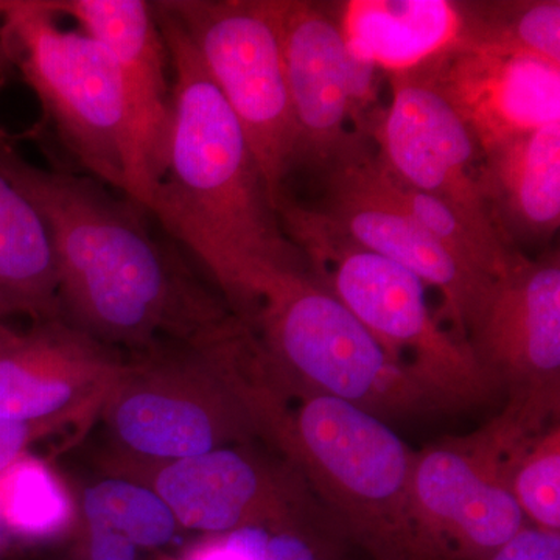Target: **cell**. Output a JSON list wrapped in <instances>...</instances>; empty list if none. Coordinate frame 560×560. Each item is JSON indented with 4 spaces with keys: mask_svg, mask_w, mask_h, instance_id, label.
<instances>
[{
    "mask_svg": "<svg viewBox=\"0 0 560 560\" xmlns=\"http://www.w3.org/2000/svg\"><path fill=\"white\" fill-rule=\"evenodd\" d=\"M153 5L171 57L172 121L149 213L232 300L259 304L276 276L307 264L282 230L237 117L178 22Z\"/></svg>",
    "mask_w": 560,
    "mask_h": 560,
    "instance_id": "cell-1",
    "label": "cell"
},
{
    "mask_svg": "<svg viewBox=\"0 0 560 560\" xmlns=\"http://www.w3.org/2000/svg\"><path fill=\"white\" fill-rule=\"evenodd\" d=\"M0 171L38 209L58 285L90 326L110 337L140 338L160 326L206 335L226 323L154 237L138 202L83 173L40 168L14 145L0 150Z\"/></svg>",
    "mask_w": 560,
    "mask_h": 560,
    "instance_id": "cell-2",
    "label": "cell"
},
{
    "mask_svg": "<svg viewBox=\"0 0 560 560\" xmlns=\"http://www.w3.org/2000/svg\"><path fill=\"white\" fill-rule=\"evenodd\" d=\"M294 389L296 407L261 394L257 410L342 539L374 560H418L410 500L416 452L386 420L348 401Z\"/></svg>",
    "mask_w": 560,
    "mask_h": 560,
    "instance_id": "cell-3",
    "label": "cell"
},
{
    "mask_svg": "<svg viewBox=\"0 0 560 560\" xmlns=\"http://www.w3.org/2000/svg\"><path fill=\"white\" fill-rule=\"evenodd\" d=\"M278 215L312 278L448 411L480 407L500 393L469 345L431 316L425 283L415 272L361 246L318 208L282 200Z\"/></svg>",
    "mask_w": 560,
    "mask_h": 560,
    "instance_id": "cell-4",
    "label": "cell"
},
{
    "mask_svg": "<svg viewBox=\"0 0 560 560\" xmlns=\"http://www.w3.org/2000/svg\"><path fill=\"white\" fill-rule=\"evenodd\" d=\"M0 46L83 175L127 197L130 116L108 51L62 28L49 0H10Z\"/></svg>",
    "mask_w": 560,
    "mask_h": 560,
    "instance_id": "cell-5",
    "label": "cell"
},
{
    "mask_svg": "<svg viewBox=\"0 0 560 560\" xmlns=\"http://www.w3.org/2000/svg\"><path fill=\"white\" fill-rule=\"evenodd\" d=\"M259 304L267 355L294 388L348 401L383 420L448 411L308 270L276 276Z\"/></svg>",
    "mask_w": 560,
    "mask_h": 560,
    "instance_id": "cell-6",
    "label": "cell"
},
{
    "mask_svg": "<svg viewBox=\"0 0 560 560\" xmlns=\"http://www.w3.org/2000/svg\"><path fill=\"white\" fill-rule=\"evenodd\" d=\"M248 139L276 210L298 164L276 0H162Z\"/></svg>",
    "mask_w": 560,
    "mask_h": 560,
    "instance_id": "cell-7",
    "label": "cell"
},
{
    "mask_svg": "<svg viewBox=\"0 0 560 560\" xmlns=\"http://www.w3.org/2000/svg\"><path fill=\"white\" fill-rule=\"evenodd\" d=\"M466 341L501 390L517 425L540 433L560 407L559 250L518 253L490 282L466 327Z\"/></svg>",
    "mask_w": 560,
    "mask_h": 560,
    "instance_id": "cell-8",
    "label": "cell"
},
{
    "mask_svg": "<svg viewBox=\"0 0 560 560\" xmlns=\"http://www.w3.org/2000/svg\"><path fill=\"white\" fill-rule=\"evenodd\" d=\"M410 500L418 560H486L526 523L486 425L416 453Z\"/></svg>",
    "mask_w": 560,
    "mask_h": 560,
    "instance_id": "cell-9",
    "label": "cell"
},
{
    "mask_svg": "<svg viewBox=\"0 0 560 560\" xmlns=\"http://www.w3.org/2000/svg\"><path fill=\"white\" fill-rule=\"evenodd\" d=\"M389 79L388 108L375 114L368 130L377 147L375 160L390 178L440 198L499 235L478 180L482 151L469 128L423 70Z\"/></svg>",
    "mask_w": 560,
    "mask_h": 560,
    "instance_id": "cell-10",
    "label": "cell"
},
{
    "mask_svg": "<svg viewBox=\"0 0 560 560\" xmlns=\"http://www.w3.org/2000/svg\"><path fill=\"white\" fill-rule=\"evenodd\" d=\"M58 16L108 51L116 65L130 116L127 197L149 212L172 121V70L156 10L145 0H49Z\"/></svg>",
    "mask_w": 560,
    "mask_h": 560,
    "instance_id": "cell-11",
    "label": "cell"
},
{
    "mask_svg": "<svg viewBox=\"0 0 560 560\" xmlns=\"http://www.w3.org/2000/svg\"><path fill=\"white\" fill-rule=\"evenodd\" d=\"M287 86L298 132V164L327 173L370 138L353 124L350 58L326 3L276 0Z\"/></svg>",
    "mask_w": 560,
    "mask_h": 560,
    "instance_id": "cell-12",
    "label": "cell"
},
{
    "mask_svg": "<svg viewBox=\"0 0 560 560\" xmlns=\"http://www.w3.org/2000/svg\"><path fill=\"white\" fill-rule=\"evenodd\" d=\"M158 492L186 528L231 533L319 528L338 533L300 471L272 480L242 453L215 448L179 459L158 478Z\"/></svg>",
    "mask_w": 560,
    "mask_h": 560,
    "instance_id": "cell-13",
    "label": "cell"
},
{
    "mask_svg": "<svg viewBox=\"0 0 560 560\" xmlns=\"http://www.w3.org/2000/svg\"><path fill=\"white\" fill-rule=\"evenodd\" d=\"M372 147L324 173L326 195L318 208L364 248L407 268L442 296L452 334L466 341L467 323L490 282L475 278L440 243L386 197L374 178Z\"/></svg>",
    "mask_w": 560,
    "mask_h": 560,
    "instance_id": "cell-14",
    "label": "cell"
},
{
    "mask_svg": "<svg viewBox=\"0 0 560 560\" xmlns=\"http://www.w3.org/2000/svg\"><path fill=\"white\" fill-rule=\"evenodd\" d=\"M420 70L482 153L560 121V66L551 62L459 44Z\"/></svg>",
    "mask_w": 560,
    "mask_h": 560,
    "instance_id": "cell-15",
    "label": "cell"
},
{
    "mask_svg": "<svg viewBox=\"0 0 560 560\" xmlns=\"http://www.w3.org/2000/svg\"><path fill=\"white\" fill-rule=\"evenodd\" d=\"M478 180L506 245H547L560 224V121L482 153Z\"/></svg>",
    "mask_w": 560,
    "mask_h": 560,
    "instance_id": "cell-16",
    "label": "cell"
},
{
    "mask_svg": "<svg viewBox=\"0 0 560 560\" xmlns=\"http://www.w3.org/2000/svg\"><path fill=\"white\" fill-rule=\"evenodd\" d=\"M352 60L388 75L415 72L460 44L453 0H349L326 3Z\"/></svg>",
    "mask_w": 560,
    "mask_h": 560,
    "instance_id": "cell-17",
    "label": "cell"
},
{
    "mask_svg": "<svg viewBox=\"0 0 560 560\" xmlns=\"http://www.w3.org/2000/svg\"><path fill=\"white\" fill-rule=\"evenodd\" d=\"M57 287L49 230L31 198L0 171V311H46Z\"/></svg>",
    "mask_w": 560,
    "mask_h": 560,
    "instance_id": "cell-18",
    "label": "cell"
},
{
    "mask_svg": "<svg viewBox=\"0 0 560 560\" xmlns=\"http://www.w3.org/2000/svg\"><path fill=\"white\" fill-rule=\"evenodd\" d=\"M370 167L378 189L429 232L464 270L482 282H492L521 253L501 241L495 232L482 230L447 202L390 178L375 160V153Z\"/></svg>",
    "mask_w": 560,
    "mask_h": 560,
    "instance_id": "cell-19",
    "label": "cell"
},
{
    "mask_svg": "<svg viewBox=\"0 0 560 560\" xmlns=\"http://www.w3.org/2000/svg\"><path fill=\"white\" fill-rule=\"evenodd\" d=\"M116 422L135 451L176 460L215 451L224 425L205 405L147 393L125 400Z\"/></svg>",
    "mask_w": 560,
    "mask_h": 560,
    "instance_id": "cell-20",
    "label": "cell"
},
{
    "mask_svg": "<svg viewBox=\"0 0 560 560\" xmlns=\"http://www.w3.org/2000/svg\"><path fill=\"white\" fill-rule=\"evenodd\" d=\"M460 44L529 55L560 66L559 0L459 2Z\"/></svg>",
    "mask_w": 560,
    "mask_h": 560,
    "instance_id": "cell-21",
    "label": "cell"
},
{
    "mask_svg": "<svg viewBox=\"0 0 560 560\" xmlns=\"http://www.w3.org/2000/svg\"><path fill=\"white\" fill-rule=\"evenodd\" d=\"M44 337L21 338L0 327V419H39L70 399L66 383L40 371Z\"/></svg>",
    "mask_w": 560,
    "mask_h": 560,
    "instance_id": "cell-22",
    "label": "cell"
},
{
    "mask_svg": "<svg viewBox=\"0 0 560 560\" xmlns=\"http://www.w3.org/2000/svg\"><path fill=\"white\" fill-rule=\"evenodd\" d=\"M84 512L91 529H106L136 547L156 548L175 536L176 518L158 493L125 481H105L88 490Z\"/></svg>",
    "mask_w": 560,
    "mask_h": 560,
    "instance_id": "cell-23",
    "label": "cell"
},
{
    "mask_svg": "<svg viewBox=\"0 0 560 560\" xmlns=\"http://www.w3.org/2000/svg\"><path fill=\"white\" fill-rule=\"evenodd\" d=\"M510 489L525 522L560 533V427L552 423L512 460Z\"/></svg>",
    "mask_w": 560,
    "mask_h": 560,
    "instance_id": "cell-24",
    "label": "cell"
},
{
    "mask_svg": "<svg viewBox=\"0 0 560 560\" xmlns=\"http://www.w3.org/2000/svg\"><path fill=\"white\" fill-rule=\"evenodd\" d=\"M7 514L24 533L47 534L68 518V501L54 478L31 464L14 474Z\"/></svg>",
    "mask_w": 560,
    "mask_h": 560,
    "instance_id": "cell-25",
    "label": "cell"
},
{
    "mask_svg": "<svg viewBox=\"0 0 560 560\" xmlns=\"http://www.w3.org/2000/svg\"><path fill=\"white\" fill-rule=\"evenodd\" d=\"M345 540L334 530L291 528L270 533L264 560H334L335 544Z\"/></svg>",
    "mask_w": 560,
    "mask_h": 560,
    "instance_id": "cell-26",
    "label": "cell"
},
{
    "mask_svg": "<svg viewBox=\"0 0 560 560\" xmlns=\"http://www.w3.org/2000/svg\"><path fill=\"white\" fill-rule=\"evenodd\" d=\"M486 560H560V533L525 523Z\"/></svg>",
    "mask_w": 560,
    "mask_h": 560,
    "instance_id": "cell-27",
    "label": "cell"
},
{
    "mask_svg": "<svg viewBox=\"0 0 560 560\" xmlns=\"http://www.w3.org/2000/svg\"><path fill=\"white\" fill-rule=\"evenodd\" d=\"M138 547L119 534L91 529V560H136Z\"/></svg>",
    "mask_w": 560,
    "mask_h": 560,
    "instance_id": "cell-28",
    "label": "cell"
},
{
    "mask_svg": "<svg viewBox=\"0 0 560 560\" xmlns=\"http://www.w3.org/2000/svg\"><path fill=\"white\" fill-rule=\"evenodd\" d=\"M28 434H31V429H28L27 422L0 419V474L9 469L24 451Z\"/></svg>",
    "mask_w": 560,
    "mask_h": 560,
    "instance_id": "cell-29",
    "label": "cell"
},
{
    "mask_svg": "<svg viewBox=\"0 0 560 560\" xmlns=\"http://www.w3.org/2000/svg\"><path fill=\"white\" fill-rule=\"evenodd\" d=\"M187 560H256L226 537L206 545Z\"/></svg>",
    "mask_w": 560,
    "mask_h": 560,
    "instance_id": "cell-30",
    "label": "cell"
},
{
    "mask_svg": "<svg viewBox=\"0 0 560 560\" xmlns=\"http://www.w3.org/2000/svg\"><path fill=\"white\" fill-rule=\"evenodd\" d=\"M10 0H0V28H2L3 14H5L7 7H9ZM11 70L9 61H7L5 55H3L2 46H0V79L7 75Z\"/></svg>",
    "mask_w": 560,
    "mask_h": 560,
    "instance_id": "cell-31",
    "label": "cell"
},
{
    "mask_svg": "<svg viewBox=\"0 0 560 560\" xmlns=\"http://www.w3.org/2000/svg\"><path fill=\"white\" fill-rule=\"evenodd\" d=\"M10 145H14L13 140H11L10 136L0 127V150L7 149V147Z\"/></svg>",
    "mask_w": 560,
    "mask_h": 560,
    "instance_id": "cell-32",
    "label": "cell"
},
{
    "mask_svg": "<svg viewBox=\"0 0 560 560\" xmlns=\"http://www.w3.org/2000/svg\"><path fill=\"white\" fill-rule=\"evenodd\" d=\"M0 315H3L2 311H0Z\"/></svg>",
    "mask_w": 560,
    "mask_h": 560,
    "instance_id": "cell-33",
    "label": "cell"
}]
</instances>
